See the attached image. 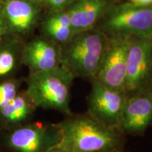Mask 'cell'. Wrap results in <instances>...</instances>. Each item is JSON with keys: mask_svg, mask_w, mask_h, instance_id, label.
Returning <instances> with one entry per match:
<instances>
[{"mask_svg": "<svg viewBox=\"0 0 152 152\" xmlns=\"http://www.w3.org/2000/svg\"><path fill=\"white\" fill-rule=\"evenodd\" d=\"M61 133L58 145L68 152H123L125 134L102 123L87 111L67 115L56 123Z\"/></svg>", "mask_w": 152, "mask_h": 152, "instance_id": "1", "label": "cell"}, {"mask_svg": "<svg viewBox=\"0 0 152 152\" xmlns=\"http://www.w3.org/2000/svg\"><path fill=\"white\" fill-rule=\"evenodd\" d=\"M107 42L108 36L95 28L74 34L61 46V66L74 79L91 80L96 77Z\"/></svg>", "mask_w": 152, "mask_h": 152, "instance_id": "2", "label": "cell"}, {"mask_svg": "<svg viewBox=\"0 0 152 152\" xmlns=\"http://www.w3.org/2000/svg\"><path fill=\"white\" fill-rule=\"evenodd\" d=\"M73 80L71 73L61 66L29 73L24 79L25 91L37 109L54 110L67 116L73 113L70 106Z\"/></svg>", "mask_w": 152, "mask_h": 152, "instance_id": "3", "label": "cell"}, {"mask_svg": "<svg viewBox=\"0 0 152 152\" xmlns=\"http://www.w3.org/2000/svg\"><path fill=\"white\" fill-rule=\"evenodd\" d=\"M61 141L56 123L30 121L5 132L1 144L8 152H47Z\"/></svg>", "mask_w": 152, "mask_h": 152, "instance_id": "4", "label": "cell"}, {"mask_svg": "<svg viewBox=\"0 0 152 152\" xmlns=\"http://www.w3.org/2000/svg\"><path fill=\"white\" fill-rule=\"evenodd\" d=\"M98 30L108 37L152 38V5L123 6L106 15Z\"/></svg>", "mask_w": 152, "mask_h": 152, "instance_id": "5", "label": "cell"}, {"mask_svg": "<svg viewBox=\"0 0 152 152\" xmlns=\"http://www.w3.org/2000/svg\"><path fill=\"white\" fill-rule=\"evenodd\" d=\"M152 86V38L132 37L127 59L125 92L132 96Z\"/></svg>", "mask_w": 152, "mask_h": 152, "instance_id": "6", "label": "cell"}, {"mask_svg": "<svg viewBox=\"0 0 152 152\" xmlns=\"http://www.w3.org/2000/svg\"><path fill=\"white\" fill-rule=\"evenodd\" d=\"M132 37H108L105 52L96 75L101 83L118 91L125 92L127 59Z\"/></svg>", "mask_w": 152, "mask_h": 152, "instance_id": "7", "label": "cell"}, {"mask_svg": "<svg viewBox=\"0 0 152 152\" xmlns=\"http://www.w3.org/2000/svg\"><path fill=\"white\" fill-rule=\"evenodd\" d=\"M90 82L92 87L87 98V111L106 125L121 130L123 110L128 94L106 86L96 77Z\"/></svg>", "mask_w": 152, "mask_h": 152, "instance_id": "8", "label": "cell"}, {"mask_svg": "<svg viewBox=\"0 0 152 152\" xmlns=\"http://www.w3.org/2000/svg\"><path fill=\"white\" fill-rule=\"evenodd\" d=\"M152 123V94L149 91L128 96L120 129L125 134L141 135Z\"/></svg>", "mask_w": 152, "mask_h": 152, "instance_id": "9", "label": "cell"}, {"mask_svg": "<svg viewBox=\"0 0 152 152\" xmlns=\"http://www.w3.org/2000/svg\"><path fill=\"white\" fill-rule=\"evenodd\" d=\"M61 46L45 38H37L22 47L21 62L29 73H37L57 68L61 64Z\"/></svg>", "mask_w": 152, "mask_h": 152, "instance_id": "10", "label": "cell"}, {"mask_svg": "<svg viewBox=\"0 0 152 152\" xmlns=\"http://www.w3.org/2000/svg\"><path fill=\"white\" fill-rule=\"evenodd\" d=\"M37 108L24 90L0 109V130L8 132L32 121Z\"/></svg>", "mask_w": 152, "mask_h": 152, "instance_id": "11", "label": "cell"}, {"mask_svg": "<svg viewBox=\"0 0 152 152\" xmlns=\"http://www.w3.org/2000/svg\"><path fill=\"white\" fill-rule=\"evenodd\" d=\"M9 32L18 35L29 33L35 23L37 10L33 3L26 0H9L4 8Z\"/></svg>", "mask_w": 152, "mask_h": 152, "instance_id": "12", "label": "cell"}, {"mask_svg": "<svg viewBox=\"0 0 152 152\" xmlns=\"http://www.w3.org/2000/svg\"><path fill=\"white\" fill-rule=\"evenodd\" d=\"M106 7L104 0H77L68 14L74 34L95 28Z\"/></svg>", "mask_w": 152, "mask_h": 152, "instance_id": "13", "label": "cell"}, {"mask_svg": "<svg viewBox=\"0 0 152 152\" xmlns=\"http://www.w3.org/2000/svg\"><path fill=\"white\" fill-rule=\"evenodd\" d=\"M22 48L14 44L7 43L0 47V81L17 77L21 62Z\"/></svg>", "mask_w": 152, "mask_h": 152, "instance_id": "14", "label": "cell"}, {"mask_svg": "<svg viewBox=\"0 0 152 152\" xmlns=\"http://www.w3.org/2000/svg\"><path fill=\"white\" fill-rule=\"evenodd\" d=\"M42 30L47 39L54 42L60 46L67 42L74 35L71 27L54 23L49 21L48 20H46V21L44 23Z\"/></svg>", "mask_w": 152, "mask_h": 152, "instance_id": "15", "label": "cell"}, {"mask_svg": "<svg viewBox=\"0 0 152 152\" xmlns=\"http://www.w3.org/2000/svg\"><path fill=\"white\" fill-rule=\"evenodd\" d=\"M23 81V79L17 77L0 81V109L7 105L20 92Z\"/></svg>", "mask_w": 152, "mask_h": 152, "instance_id": "16", "label": "cell"}, {"mask_svg": "<svg viewBox=\"0 0 152 152\" xmlns=\"http://www.w3.org/2000/svg\"><path fill=\"white\" fill-rule=\"evenodd\" d=\"M47 20H48L50 22L54 23L71 28V19H70L69 15H68V13H58V14L50 16Z\"/></svg>", "mask_w": 152, "mask_h": 152, "instance_id": "17", "label": "cell"}, {"mask_svg": "<svg viewBox=\"0 0 152 152\" xmlns=\"http://www.w3.org/2000/svg\"><path fill=\"white\" fill-rule=\"evenodd\" d=\"M49 6L55 9H60L65 7L69 0H45Z\"/></svg>", "mask_w": 152, "mask_h": 152, "instance_id": "18", "label": "cell"}, {"mask_svg": "<svg viewBox=\"0 0 152 152\" xmlns=\"http://www.w3.org/2000/svg\"><path fill=\"white\" fill-rule=\"evenodd\" d=\"M8 33H9V30L7 23L4 18L0 16V39H2Z\"/></svg>", "mask_w": 152, "mask_h": 152, "instance_id": "19", "label": "cell"}, {"mask_svg": "<svg viewBox=\"0 0 152 152\" xmlns=\"http://www.w3.org/2000/svg\"><path fill=\"white\" fill-rule=\"evenodd\" d=\"M132 4L136 6H142V7H147V6L152 5V0H130Z\"/></svg>", "mask_w": 152, "mask_h": 152, "instance_id": "20", "label": "cell"}, {"mask_svg": "<svg viewBox=\"0 0 152 152\" xmlns=\"http://www.w3.org/2000/svg\"><path fill=\"white\" fill-rule=\"evenodd\" d=\"M47 152H68V151H66V149H64V148L60 147V146L58 144V145L56 146V147H53L51 149H49Z\"/></svg>", "mask_w": 152, "mask_h": 152, "instance_id": "21", "label": "cell"}, {"mask_svg": "<svg viewBox=\"0 0 152 152\" xmlns=\"http://www.w3.org/2000/svg\"><path fill=\"white\" fill-rule=\"evenodd\" d=\"M26 1H30V2H32V3H35V2H37V1H39V0H26Z\"/></svg>", "mask_w": 152, "mask_h": 152, "instance_id": "22", "label": "cell"}, {"mask_svg": "<svg viewBox=\"0 0 152 152\" xmlns=\"http://www.w3.org/2000/svg\"><path fill=\"white\" fill-rule=\"evenodd\" d=\"M149 92H151V94H152V86H151V89H150Z\"/></svg>", "mask_w": 152, "mask_h": 152, "instance_id": "23", "label": "cell"}, {"mask_svg": "<svg viewBox=\"0 0 152 152\" xmlns=\"http://www.w3.org/2000/svg\"><path fill=\"white\" fill-rule=\"evenodd\" d=\"M0 152H3L2 151H1V150H0Z\"/></svg>", "mask_w": 152, "mask_h": 152, "instance_id": "24", "label": "cell"}, {"mask_svg": "<svg viewBox=\"0 0 152 152\" xmlns=\"http://www.w3.org/2000/svg\"><path fill=\"white\" fill-rule=\"evenodd\" d=\"M123 152H125V151H123Z\"/></svg>", "mask_w": 152, "mask_h": 152, "instance_id": "25", "label": "cell"}, {"mask_svg": "<svg viewBox=\"0 0 152 152\" xmlns=\"http://www.w3.org/2000/svg\"></svg>", "mask_w": 152, "mask_h": 152, "instance_id": "26", "label": "cell"}]
</instances>
